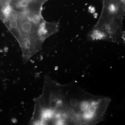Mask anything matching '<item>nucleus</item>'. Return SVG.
<instances>
[{"label": "nucleus", "instance_id": "1", "mask_svg": "<svg viewBox=\"0 0 125 125\" xmlns=\"http://www.w3.org/2000/svg\"><path fill=\"white\" fill-rule=\"evenodd\" d=\"M3 21L19 43L24 60H28L40 50L45 41L42 31L46 22L42 12L19 13L10 10Z\"/></svg>", "mask_w": 125, "mask_h": 125}, {"label": "nucleus", "instance_id": "2", "mask_svg": "<svg viewBox=\"0 0 125 125\" xmlns=\"http://www.w3.org/2000/svg\"><path fill=\"white\" fill-rule=\"evenodd\" d=\"M26 0L30 1H33V2H40L44 4L48 0Z\"/></svg>", "mask_w": 125, "mask_h": 125}]
</instances>
